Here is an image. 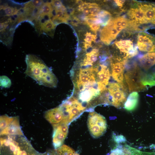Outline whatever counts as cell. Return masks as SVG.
Listing matches in <instances>:
<instances>
[{"mask_svg": "<svg viewBox=\"0 0 155 155\" xmlns=\"http://www.w3.org/2000/svg\"><path fill=\"white\" fill-rule=\"evenodd\" d=\"M26 75L35 80L38 84L51 88H56L58 80L52 71L44 62L37 56L26 55Z\"/></svg>", "mask_w": 155, "mask_h": 155, "instance_id": "cell-1", "label": "cell"}, {"mask_svg": "<svg viewBox=\"0 0 155 155\" xmlns=\"http://www.w3.org/2000/svg\"><path fill=\"white\" fill-rule=\"evenodd\" d=\"M1 155H38L39 152L23 135L0 136Z\"/></svg>", "mask_w": 155, "mask_h": 155, "instance_id": "cell-2", "label": "cell"}, {"mask_svg": "<svg viewBox=\"0 0 155 155\" xmlns=\"http://www.w3.org/2000/svg\"><path fill=\"white\" fill-rule=\"evenodd\" d=\"M123 83H110L108 89L109 94L106 97L105 102L114 106L121 107L126 100L127 89Z\"/></svg>", "mask_w": 155, "mask_h": 155, "instance_id": "cell-3", "label": "cell"}, {"mask_svg": "<svg viewBox=\"0 0 155 155\" xmlns=\"http://www.w3.org/2000/svg\"><path fill=\"white\" fill-rule=\"evenodd\" d=\"M59 106L64 115L63 121L68 124L77 118L86 109L81 102L73 96L64 101Z\"/></svg>", "mask_w": 155, "mask_h": 155, "instance_id": "cell-4", "label": "cell"}, {"mask_svg": "<svg viewBox=\"0 0 155 155\" xmlns=\"http://www.w3.org/2000/svg\"><path fill=\"white\" fill-rule=\"evenodd\" d=\"M87 125L91 135L94 138L102 136L106 131L107 127L105 118L93 111L89 114Z\"/></svg>", "mask_w": 155, "mask_h": 155, "instance_id": "cell-5", "label": "cell"}, {"mask_svg": "<svg viewBox=\"0 0 155 155\" xmlns=\"http://www.w3.org/2000/svg\"><path fill=\"white\" fill-rule=\"evenodd\" d=\"M143 75L141 70L135 64L125 74V79L130 92L140 91L145 88V86L142 83Z\"/></svg>", "mask_w": 155, "mask_h": 155, "instance_id": "cell-6", "label": "cell"}, {"mask_svg": "<svg viewBox=\"0 0 155 155\" xmlns=\"http://www.w3.org/2000/svg\"><path fill=\"white\" fill-rule=\"evenodd\" d=\"M2 130L0 131V136L24 135L18 116H7L2 122Z\"/></svg>", "mask_w": 155, "mask_h": 155, "instance_id": "cell-7", "label": "cell"}, {"mask_svg": "<svg viewBox=\"0 0 155 155\" xmlns=\"http://www.w3.org/2000/svg\"><path fill=\"white\" fill-rule=\"evenodd\" d=\"M68 124L62 121L58 123L52 125L53 144L55 149L63 145L68 133Z\"/></svg>", "mask_w": 155, "mask_h": 155, "instance_id": "cell-8", "label": "cell"}, {"mask_svg": "<svg viewBox=\"0 0 155 155\" xmlns=\"http://www.w3.org/2000/svg\"><path fill=\"white\" fill-rule=\"evenodd\" d=\"M123 29L113 24L111 20L108 24L101 31L100 35L101 40L105 44L109 45Z\"/></svg>", "mask_w": 155, "mask_h": 155, "instance_id": "cell-9", "label": "cell"}, {"mask_svg": "<svg viewBox=\"0 0 155 155\" xmlns=\"http://www.w3.org/2000/svg\"><path fill=\"white\" fill-rule=\"evenodd\" d=\"M137 46L143 52H155V37L144 32L138 35Z\"/></svg>", "mask_w": 155, "mask_h": 155, "instance_id": "cell-10", "label": "cell"}, {"mask_svg": "<svg viewBox=\"0 0 155 155\" xmlns=\"http://www.w3.org/2000/svg\"><path fill=\"white\" fill-rule=\"evenodd\" d=\"M115 59V61H111V75L113 78L118 83H123L124 71L126 60L121 61L120 58H117Z\"/></svg>", "mask_w": 155, "mask_h": 155, "instance_id": "cell-11", "label": "cell"}, {"mask_svg": "<svg viewBox=\"0 0 155 155\" xmlns=\"http://www.w3.org/2000/svg\"><path fill=\"white\" fill-rule=\"evenodd\" d=\"M115 44L120 51L125 54V58L133 57L138 53L137 46H133V42L130 40H121L116 41Z\"/></svg>", "mask_w": 155, "mask_h": 155, "instance_id": "cell-12", "label": "cell"}, {"mask_svg": "<svg viewBox=\"0 0 155 155\" xmlns=\"http://www.w3.org/2000/svg\"><path fill=\"white\" fill-rule=\"evenodd\" d=\"M45 119L52 125L58 123L63 121L64 115L63 110L59 106L46 111L44 113Z\"/></svg>", "mask_w": 155, "mask_h": 155, "instance_id": "cell-13", "label": "cell"}, {"mask_svg": "<svg viewBox=\"0 0 155 155\" xmlns=\"http://www.w3.org/2000/svg\"><path fill=\"white\" fill-rule=\"evenodd\" d=\"M137 5L144 12L147 24L155 25V4L140 3Z\"/></svg>", "mask_w": 155, "mask_h": 155, "instance_id": "cell-14", "label": "cell"}, {"mask_svg": "<svg viewBox=\"0 0 155 155\" xmlns=\"http://www.w3.org/2000/svg\"><path fill=\"white\" fill-rule=\"evenodd\" d=\"M137 7L130 8L127 14L130 19L134 23L138 24H147L143 11L138 5Z\"/></svg>", "mask_w": 155, "mask_h": 155, "instance_id": "cell-15", "label": "cell"}, {"mask_svg": "<svg viewBox=\"0 0 155 155\" xmlns=\"http://www.w3.org/2000/svg\"><path fill=\"white\" fill-rule=\"evenodd\" d=\"M141 67L148 70L155 64V52L148 53L140 56L139 59Z\"/></svg>", "mask_w": 155, "mask_h": 155, "instance_id": "cell-16", "label": "cell"}, {"mask_svg": "<svg viewBox=\"0 0 155 155\" xmlns=\"http://www.w3.org/2000/svg\"><path fill=\"white\" fill-rule=\"evenodd\" d=\"M99 55L98 49H93L90 52L87 53L83 61L80 64L81 67L91 66L97 60Z\"/></svg>", "mask_w": 155, "mask_h": 155, "instance_id": "cell-17", "label": "cell"}, {"mask_svg": "<svg viewBox=\"0 0 155 155\" xmlns=\"http://www.w3.org/2000/svg\"><path fill=\"white\" fill-rule=\"evenodd\" d=\"M139 95L137 92H133L129 94L124 104L125 108L129 111H132L137 107Z\"/></svg>", "mask_w": 155, "mask_h": 155, "instance_id": "cell-18", "label": "cell"}, {"mask_svg": "<svg viewBox=\"0 0 155 155\" xmlns=\"http://www.w3.org/2000/svg\"><path fill=\"white\" fill-rule=\"evenodd\" d=\"M53 9L51 3L47 2L44 3L40 9L38 17L48 16L50 18L53 17Z\"/></svg>", "mask_w": 155, "mask_h": 155, "instance_id": "cell-19", "label": "cell"}, {"mask_svg": "<svg viewBox=\"0 0 155 155\" xmlns=\"http://www.w3.org/2000/svg\"><path fill=\"white\" fill-rule=\"evenodd\" d=\"M110 13L106 10H102L97 15V18H99L102 21L101 25L106 26L112 19Z\"/></svg>", "mask_w": 155, "mask_h": 155, "instance_id": "cell-20", "label": "cell"}, {"mask_svg": "<svg viewBox=\"0 0 155 155\" xmlns=\"http://www.w3.org/2000/svg\"><path fill=\"white\" fill-rule=\"evenodd\" d=\"M55 151L57 155H75L76 154L73 149L65 145L56 149Z\"/></svg>", "mask_w": 155, "mask_h": 155, "instance_id": "cell-21", "label": "cell"}, {"mask_svg": "<svg viewBox=\"0 0 155 155\" xmlns=\"http://www.w3.org/2000/svg\"><path fill=\"white\" fill-rule=\"evenodd\" d=\"M1 8L3 9V11L5 13V15L7 16L17 14V12L18 11L17 8H13L9 6H3V7H1Z\"/></svg>", "mask_w": 155, "mask_h": 155, "instance_id": "cell-22", "label": "cell"}, {"mask_svg": "<svg viewBox=\"0 0 155 155\" xmlns=\"http://www.w3.org/2000/svg\"><path fill=\"white\" fill-rule=\"evenodd\" d=\"M11 83L10 80L7 76L3 75L0 77V86L4 88H9Z\"/></svg>", "mask_w": 155, "mask_h": 155, "instance_id": "cell-23", "label": "cell"}, {"mask_svg": "<svg viewBox=\"0 0 155 155\" xmlns=\"http://www.w3.org/2000/svg\"><path fill=\"white\" fill-rule=\"evenodd\" d=\"M85 42L91 44L92 42L95 41L97 38L96 35L92 34L90 32H87L85 34Z\"/></svg>", "mask_w": 155, "mask_h": 155, "instance_id": "cell-24", "label": "cell"}, {"mask_svg": "<svg viewBox=\"0 0 155 155\" xmlns=\"http://www.w3.org/2000/svg\"><path fill=\"white\" fill-rule=\"evenodd\" d=\"M51 3L54 9L59 8L63 5L61 2L60 0H52Z\"/></svg>", "mask_w": 155, "mask_h": 155, "instance_id": "cell-25", "label": "cell"}, {"mask_svg": "<svg viewBox=\"0 0 155 155\" xmlns=\"http://www.w3.org/2000/svg\"><path fill=\"white\" fill-rule=\"evenodd\" d=\"M90 14L97 15L101 11L100 8L98 7L90 8H89Z\"/></svg>", "mask_w": 155, "mask_h": 155, "instance_id": "cell-26", "label": "cell"}, {"mask_svg": "<svg viewBox=\"0 0 155 155\" xmlns=\"http://www.w3.org/2000/svg\"><path fill=\"white\" fill-rule=\"evenodd\" d=\"M100 25L97 24H93L89 26L91 30L96 32L100 28Z\"/></svg>", "mask_w": 155, "mask_h": 155, "instance_id": "cell-27", "label": "cell"}, {"mask_svg": "<svg viewBox=\"0 0 155 155\" xmlns=\"http://www.w3.org/2000/svg\"><path fill=\"white\" fill-rule=\"evenodd\" d=\"M38 155H57L56 151L48 150L45 152L41 153H39Z\"/></svg>", "mask_w": 155, "mask_h": 155, "instance_id": "cell-28", "label": "cell"}, {"mask_svg": "<svg viewBox=\"0 0 155 155\" xmlns=\"http://www.w3.org/2000/svg\"><path fill=\"white\" fill-rule=\"evenodd\" d=\"M115 2L117 5L120 7L123 6V5L125 1L124 0H115Z\"/></svg>", "mask_w": 155, "mask_h": 155, "instance_id": "cell-29", "label": "cell"}, {"mask_svg": "<svg viewBox=\"0 0 155 155\" xmlns=\"http://www.w3.org/2000/svg\"><path fill=\"white\" fill-rule=\"evenodd\" d=\"M84 47L86 49H88L92 46V44L85 42H84L83 44Z\"/></svg>", "mask_w": 155, "mask_h": 155, "instance_id": "cell-30", "label": "cell"}, {"mask_svg": "<svg viewBox=\"0 0 155 155\" xmlns=\"http://www.w3.org/2000/svg\"><path fill=\"white\" fill-rule=\"evenodd\" d=\"M99 7L98 5L95 3H90L88 8L89 9L90 8L98 7Z\"/></svg>", "mask_w": 155, "mask_h": 155, "instance_id": "cell-31", "label": "cell"}, {"mask_svg": "<svg viewBox=\"0 0 155 155\" xmlns=\"http://www.w3.org/2000/svg\"><path fill=\"white\" fill-rule=\"evenodd\" d=\"M82 11L85 15H88L89 14V13H90L89 9L88 8L84 9Z\"/></svg>", "mask_w": 155, "mask_h": 155, "instance_id": "cell-32", "label": "cell"}, {"mask_svg": "<svg viewBox=\"0 0 155 155\" xmlns=\"http://www.w3.org/2000/svg\"><path fill=\"white\" fill-rule=\"evenodd\" d=\"M84 2L82 0H76L75 1V3L76 4H77L78 5H81L82 4H83Z\"/></svg>", "mask_w": 155, "mask_h": 155, "instance_id": "cell-33", "label": "cell"}]
</instances>
